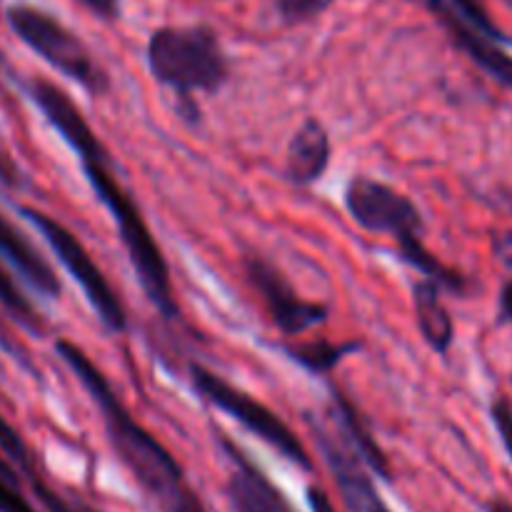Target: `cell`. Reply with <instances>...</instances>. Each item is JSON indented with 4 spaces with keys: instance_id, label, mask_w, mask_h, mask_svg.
Here are the masks:
<instances>
[{
    "instance_id": "obj_1",
    "label": "cell",
    "mask_w": 512,
    "mask_h": 512,
    "mask_svg": "<svg viewBox=\"0 0 512 512\" xmlns=\"http://www.w3.org/2000/svg\"><path fill=\"white\" fill-rule=\"evenodd\" d=\"M30 98L35 100L48 123L60 133V138L75 150L80 158L83 173L93 188L95 198L103 203L110 218L118 225V235L123 240L125 250L130 255L140 285L148 293L150 303L163 313V318H178V303H175L173 283H170V270L163 258V250L155 243L148 223L140 215V208L130 198L128 190L115 178V165L110 153L93 133L88 120L83 118L78 105L50 80H33L30 83Z\"/></svg>"
},
{
    "instance_id": "obj_2",
    "label": "cell",
    "mask_w": 512,
    "mask_h": 512,
    "mask_svg": "<svg viewBox=\"0 0 512 512\" xmlns=\"http://www.w3.org/2000/svg\"><path fill=\"white\" fill-rule=\"evenodd\" d=\"M55 350L98 405L115 455L128 468L153 508L158 512H208L200 495L185 478L178 460L130 415L108 378L95 368L93 360L68 340H58Z\"/></svg>"
},
{
    "instance_id": "obj_3",
    "label": "cell",
    "mask_w": 512,
    "mask_h": 512,
    "mask_svg": "<svg viewBox=\"0 0 512 512\" xmlns=\"http://www.w3.org/2000/svg\"><path fill=\"white\" fill-rule=\"evenodd\" d=\"M345 205L360 228L390 235L400 245V258L418 268L425 278L438 280L443 288L463 290V278L445 268L423 243V218L408 195L373 178L350 180Z\"/></svg>"
},
{
    "instance_id": "obj_4",
    "label": "cell",
    "mask_w": 512,
    "mask_h": 512,
    "mask_svg": "<svg viewBox=\"0 0 512 512\" xmlns=\"http://www.w3.org/2000/svg\"><path fill=\"white\" fill-rule=\"evenodd\" d=\"M148 65L153 78L180 98L213 93L228 78L218 35L205 25L155 30L148 43Z\"/></svg>"
},
{
    "instance_id": "obj_5",
    "label": "cell",
    "mask_w": 512,
    "mask_h": 512,
    "mask_svg": "<svg viewBox=\"0 0 512 512\" xmlns=\"http://www.w3.org/2000/svg\"><path fill=\"white\" fill-rule=\"evenodd\" d=\"M5 18L13 33L65 78L75 80L95 95L108 90V75L95 63L83 40L70 33L63 23H58L53 15L30 8V5H13Z\"/></svg>"
},
{
    "instance_id": "obj_6",
    "label": "cell",
    "mask_w": 512,
    "mask_h": 512,
    "mask_svg": "<svg viewBox=\"0 0 512 512\" xmlns=\"http://www.w3.org/2000/svg\"><path fill=\"white\" fill-rule=\"evenodd\" d=\"M190 380H193L195 390L208 400L210 405H215L218 410L228 413L230 418L238 420L248 433H253L255 438L263 440L265 445H270L273 450H278L283 458H288L290 463L300 465L303 470H313V460H310L308 450L300 443L298 435L283 423V418L273 413L268 405H263L260 400H255L253 395H248L245 390L235 388L233 383L223 380L220 375H215L213 370L203 368V365H190Z\"/></svg>"
},
{
    "instance_id": "obj_7",
    "label": "cell",
    "mask_w": 512,
    "mask_h": 512,
    "mask_svg": "<svg viewBox=\"0 0 512 512\" xmlns=\"http://www.w3.org/2000/svg\"><path fill=\"white\" fill-rule=\"evenodd\" d=\"M20 213L38 228V233L43 235L45 243L53 248V253L58 255L63 268L68 270V273L73 275L75 283L83 288L85 298H88L90 308L95 310L100 323H103L110 333H125V330H128V315H125L123 303H120L115 290L110 288V283L105 280L103 270H100L98 265H95V260L90 258L85 245L80 243L63 223H58V220L50 218V215L40 213V210L23 208Z\"/></svg>"
},
{
    "instance_id": "obj_8",
    "label": "cell",
    "mask_w": 512,
    "mask_h": 512,
    "mask_svg": "<svg viewBox=\"0 0 512 512\" xmlns=\"http://www.w3.org/2000/svg\"><path fill=\"white\" fill-rule=\"evenodd\" d=\"M435 18L448 28L455 45L480 70L512 90V55L503 48L505 35L490 18L483 0H428Z\"/></svg>"
},
{
    "instance_id": "obj_9",
    "label": "cell",
    "mask_w": 512,
    "mask_h": 512,
    "mask_svg": "<svg viewBox=\"0 0 512 512\" xmlns=\"http://www.w3.org/2000/svg\"><path fill=\"white\" fill-rule=\"evenodd\" d=\"M310 425H313L315 443H318L320 455H323L325 465H328L330 475L338 485L345 508L350 512H393L380 498L378 488L368 473V463L355 453V448L345 440L338 425L330 428V425L315 423V420H310Z\"/></svg>"
},
{
    "instance_id": "obj_10",
    "label": "cell",
    "mask_w": 512,
    "mask_h": 512,
    "mask_svg": "<svg viewBox=\"0 0 512 512\" xmlns=\"http://www.w3.org/2000/svg\"><path fill=\"white\" fill-rule=\"evenodd\" d=\"M248 278L253 288L258 290L263 298L265 308L273 315V323L283 335H303L305 330L318 328L328 320V308L320 303H310L303 300L293 290V285L285 280L275 265H270L263 258H250L248 260Z\"/></svg>"
},
{
    "instance_id": "obj_11",
    "label": "cell",
    "mask_w": 512,
    "mask_h": 512,
    "mask_svg": "<svg viewBox=\"0 0 512 512\" xmlns=\"http://www.w3.org/2000/svg\"><path fill=\"white\" fill-rule=\"evenodd\" d=\"M218 440L228 455L230 465H233L228 488H225L230 512H295L283 490L253 460L245 458V453L233 440H228L225 435H218Z\"/></svg>"
},
{
    "instance_id": "obj_12",
    "label": "cell",
    "mask_w": 512,
    "mask_h": 512,
    "mask_svg": "<svg viewBox=\"0 0 512 512\" xmlns=\"http://www.w3.org/2000/svg\"><path fill=\"white\" fill-rule=\"evenodd\" d=\"M0 255L18 270L20 278L28 285H33L45 298H58L60 280L55 270L50 268L48 260L40 255V250L10 223L8 218L0 215Z\"/></svg>"
},
{
    "instance_id": "obj_13",
    "label": "cell",
    "mask_w": 512,
    "mask_h": 512,
    "mask_svg": "<svg viewBox=\"0 0 512 512\" xmlns=\"http://www.w3.org/2000/svg\"><path fill=\"white\" fill-rule=\"evenodd\" d=\"M330 163V138L328 130L318 120H305L298 133L290 138L285 173L293 183L310 185L325 173Z\"/></svg>"
},
{
    "instance_id": "obj_14",
    "label": "cell",
    "mask_w": 512,
    "mask_h": 512,
    "mask_svg": "<svg viewBox=\"0 0 512 512\" xmlns=\"http://www.w3.org/2000/svg\"><path fill=\"white\" fill-rule=\"evenodd\" d=\"M415 318L425 343L438 353H448L455 340V325L443 305V285L433 278H423L413 288Z\"/></svg>"
},
{
    "instance_id": "obj_15",
    "label": "cell",
    "mask_w": 512,
    "mask_h": 512,
    "mask_svg": "<svg viewBox=\"0 0 512 512\" xmlns=\"http://www.w3.org/2000/svg\"><path fill=\"white\" fill-rule=\"evenodd\" d=\"M333 418H335V425L340 428V433H343L345 440L353 445L355 453H358L360 458L368 463V468L375 470L380 478H385V480L393 478L388 458H385V453L380 450V445L375 443V438L370 435L363 415H360L358 408H355V405L350 403L343 393H338V390L333 393Z\"/></svg>"
},
{
    "instance_id": "obj_16",
    "label": "cell",
    "mask_w": 512,
    "mask_h": 512,
    "mask_svg": "<svg viewBox=\"0 0 512 512\" xmlns=\"http://www.w3.org/2000/svg\"><path fill=\"white\" fill-rule=\"evenodd\" d=\"M0 305H3L5 313L15 320L18 325H23L30 333H43V320H40L38 310L33 308L28 298L23 295V290L18 288V283L13 280V275L0 265Z\"/></svg>"
},
{
    "instance_id": "obj_17",
    "label": "cell",
    "mask_w": 512,
    "mask_h": 512,
    "mask_svg": "<svg viewBox=\"0 0 512 512\" xmlns=\"http://www.w3.org/2000/svg\"><path fill=\"white\" fill-rule=\"evenodd\" d=\"M358 348L355 343L348 345H333L328 340H318V343L310 345H298V348H290L288 353L293 355V360H298L303 368H308L310 373H330L340 360L348 353Z\"/></svg>"
},
{
    "instance_id": "obj_18",
    "label": "cell",
    "mask_w": 512,
    "mask_h": 512,
    "mask_svg": "<svg viewBox=\"0 0 512 512\" xmlns=\"http://www.w3.org/2000/svg\"><path fill=\"white\" fill-rule=\"evenodd\" d=\"M0 453H3L5 458H8L10 463H13L15 468L25 475V478H30L33 473H38V470H35V463H33V455H30L25 440L20 438L18 430H15L13 425L3 418V415H0Z\"/></svg>"
},
{
    "instance_id": "obj_19",
    "label": "cell",
    "mask_w": 512,
    "mask_h": 512,
    "mask_svg": "<svg viewBox=\"0 0 512 512\" xmlns=\"http://www.w3.org/2000/svg\"><path fill=\"white\" fill-rule=\"evenodd\" d=\"M28 483H30V488H33L35 498L40 500V505H43L48 512H98V510L90 508V505L80 503V500H68V498H63V495H58L53 488H50V485L43 483V478H40L38 473L30 475Z\"/></svg>"
},
{
    "instance_id": "obj_20",
    "label": "cell",
    "mask_w": 512,
    "mask_h": 512,
    "mask_svg": "<svg viewBox=\"0 0 512 512\" xmlns=\"http://www.w3.org/2000/svg\"><path fill=\"white\" fill-rule=\"evenodd\" d=\"M285 23H305L323 13L333 0H275Z\"/></svg>"
},
{
    "instance_id": "obj_21",
    "label": "cell",
    "mask_w": 512,
    "mask_h": 512,
    "mask_svg": "<svg viewBox=\"0 0 512 512\" xmlns=\"http://www.w3.org/2000/svg\"><path fill=\"white\" fill-rule=\"evenodd\" d=\"M490 415H493L495 430H498L500 440H503L505 450H508L510 460H512V405L508 398H498L490 408Z\"/></svg>"
},
{
    "instance_id": "obj_22",
    "label": "cell",
    "mask_w": 512,
    "mask_h": 512,
    "mask_svg": "<svg viewBox=\"0 0 512 512\" xmlns=\"http://www.w3.org/2000/svg\"><path fill=\"white\" fill-rule=\"evenodd\" d=\"M0 512H38L30 500L20 493V485L0 475Z\"/></svg>"
},
{
    "instance_id": "obj_23",
    "label": "cell",
    "mask_w": 512,
    "mask_h": 512,
    "mask_svg": "<svg viewBox=\"0 0 512 512\" xmlns=\"http://www.w3.org/2000/svg\"><path fill=\"white\" fill-rule=\"evenodd\" d=\"M308 505L310 512H338L330 503L328 495H325V490L320 488H308Z\"/></svg>"
},
{
    "instance_id": "obj_24",
    "label": "cell",
    "mask_w": 512,
    "mask_h": 512,
    "mask_svg": "<svg viewBox=\"0 0 512 512\" xmlns=\"http://www.w3.org/2000/svg\"><path fill=\"white\" fill-rule=\"evenodd\" d=\"M80 3L93 10V13L103 15V18H113L118 13V0H80Z\"/></svg>"
},
{
    "instance_id": "obj_25",
    "label": "cell",
    "mask_w": 512,
    "mask_h": 512,
    "mask_svg": "<svg viewBox=\"0 0 512 512\" xmlns=\"http://www.w3.org/2000/svg\"><path fill=\"white\" fill-rule=\"evenodd\" d=\"M500 323H512V280L500 293Z\"/></svg>"
},
{
    "instance_id": "obj_26",
    "label": "cell",
    "mask_w": 512,
    "mask_h": 512,
    "mask_svg": "<svg viewBox=\"0 0 512 512\" xmlns=\"http://www.w3.org/2000/svg\"><path fill=\"white\" fill-rule=\"evenodd\" d=\"M0 475H3V478H8L10 483H15V485H20V475L15 473V468H13V463H10L8 458H5V455H0Z\"/></svg>"
},
{
    "instance_id": "obj_27",
    "label": "cell",
    "mask_w": 512,
    "mask_h": 512,
    "mask_svg": "<svg viewBox=\"0 0 512 512\" xmlns=\"http://www.w3.org/2000/svg\"><path fill=\"white\" fill-rule=\"evenodd\" d=\"M488 512H512V503L508 500H493V503L488 505Z\"/></svg>"
}]
</instances>
